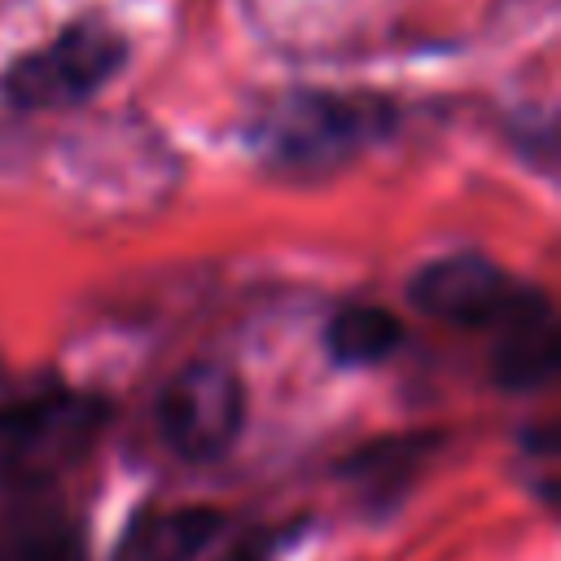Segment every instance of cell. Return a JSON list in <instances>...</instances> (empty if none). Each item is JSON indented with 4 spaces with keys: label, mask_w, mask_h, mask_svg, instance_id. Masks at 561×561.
<instances>
[{
    "label": "cell",
    "mask_w": 561,
    "mask_h": 561,
    "mask_svg": "<svg viewBox=\"0 0 561 561\" xmlns=\"http://www.w3.org/2000/svg\"><path fill=\"white\" fill-rule=\"evenodd\" d=\"M105 403L61 381H22L0 390V482L39 491L66 473L101 434Z\"/></svg>",
    "instance_id": "cell-1"
},
{
    "label": "cell",
    "mask_w": 561,
    "mask_h": 561,
    "mask_svg": "<svg viewBox=\"0 0 561 561\" xmlns=\"http://www.w3.org/2000/svg\"><path fill=\"white\" fill-rule=\"evenodd\" d=\"M394 123V110L373 92H289L254 127L263 162L285 175H324Z\"/></svg>",
    "instance_id": "cell-2"
},
{
    "label": "cell",
    "mask_w": 561,
    "mask_h": 561,
    "mask_svg": "<svg viewBox=\"0 0 561 561\" xmlns=\"http://www.w3.org/2000/svg\"><path fill=\"white\" fill-rule=\"evenodd\" d=\"M123 61L127 44L114 26L75 22L4 70V96L22 110H66L96 96L123 70Z\"/></svg>",
    "instance_id": "cell-3"
},
{
    "label": "cell",
    "mask_w": 561,
    "mask_h": 561,
    "mask_svg": "<svg viewBox=\"0 0 561 561\" xmlns=\"http://www.w3.org/2000/svg\"><path fill=\"white\" fill-rule=\"evenodd\" d=\"M245 421V390L224 364H188L158 394L162 443L184 460L224 456Z\"/></svg>",
    "instance_id": "cell-4"
},
{
    "label": "cell",
    "mask_w": 561,
    "mask_h": 561,
    "mask_svg": "<svg viewBox=\"0 0 561 561\" xmlns=\"http://www.w3.org/2000/svg\"><path fill=\"white\" fill-rule=\"evenodd\" d=\"M513 294L517 285L482 254L434 259L408 285L412 307L443 324H495V316L508 307Z\"/></svg>",
    "instance_id": "cell-5"
},
{
    "label": "cell",
    "mask_w": 561,
    "mask_h": 561,
    "mask_svg": "<svg viewBox=\"0 0 561 561\" xmlns=\"http://www.w3.org/2000/svg\"><path fill=\"white\" fill-rule=\"evenodd\" d=\"M495 351L491 368L508 390H535L557 373L561 359V324L543 294H513L495 316Z\"/></svg>",
    "instance_id": "cell-6"
},
{
    "label": "cell",
    "mask_w": 561,
    "mask_h": 561,
    "mask_svg": "<svg viewBox=\"0 0 561 561\" xmlns=\"http://www.w3.org/2000/svg\"><path fill=\"white\" fill-rule=\"evenodd\" d=\"M224 530V517L206 504L184 508H145L127 522L114 561H193L215 543Z\"/></svg>",
    "instance_id": "cell-7"
},
{
    "label": "cell",
    "mask_w": 561,
    "mask_h": 561,
    "mask_svg": "<svg viewBox=\"0 0 561 561\" xmlns=\"http://www.w3.org/2000/svg\"><path fill=\"white\" fill-rule=\"evenodd\" d=\"M403 337V324L394 320V311L386 307H373V302H355V307H342L333 320H329V351L337 364H377L386 359Z\"/></svg>",
    "instance_id": "cell-8"
},
{
    "label": "cell",
    "mask_w": 561,
    "mask_h": 561,
    "mask_svg": "<svg viewBox=\"0 0 561 561\" xmlns=\"http://www.w3.org/2000/svg\"><path fill=\"white\" fill-rule=\"evenodd\" d=\"M4 561H88L83 535L57 513H31L4 548Z\"/></svg>",
    "instance_id": "cell-9"
},
{
    "label": "cell",
    "mask_w": 561,
    "mask_h": 561,
    "mask_svg": "<svg viewBox=\"0 0 561 561\" xmlns=\"http://www.w3.org/2000/svg\"><path fill=\"white\" fill-rule=\"evenodd\" d=\"M215 561H272V548H267L263 539H241V543H232L228 552H219Z\"/></svg>",
    "instance_id": "cell-10"
}]
</instances>
